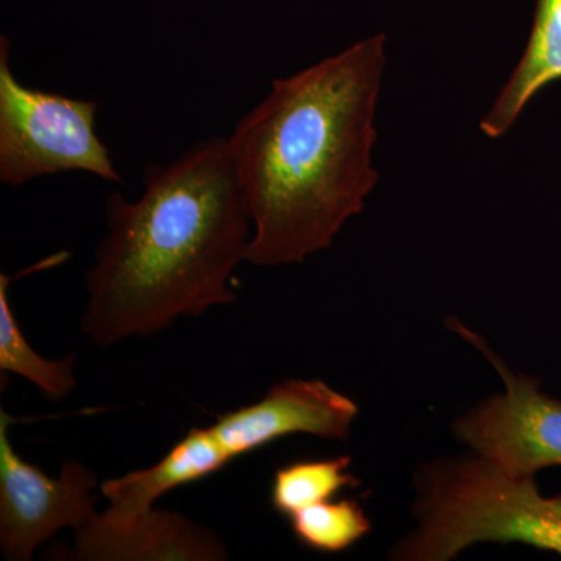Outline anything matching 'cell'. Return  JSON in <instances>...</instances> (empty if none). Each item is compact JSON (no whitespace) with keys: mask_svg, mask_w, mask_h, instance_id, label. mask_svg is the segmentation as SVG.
Segmentation results:
<instances>
[{"mask_svg":"<svg viewBox=\"0 0 561 561\" xmlns=\"http://www.w3.org/2000/svg\"><path fill=\"white\" fill-rule=\"evenodd\" d=\"M386 68L379 33L273 80L236 124L228 147L253 224L245 262L300 264L365 208L379 181L373 147Z\"/></svg>","mask_w":561,"mask_h":561,"instance_id":"obj_1","label":"cell"},{"mask_svg":"<svg viewBox=\"0 0 561 561\" xmlns=\"http://www.w3.org/2000/svg\"><path fill=\"white\" fill-rule=\"evenodd\" d=\"M142 183L138 201H106V236L84 283L81 332L103 348L234 301L228 284L249 249L253 224L228 139L151 162Z\"/></svg>","mask_w":561,"mask_h":561,"instance_id":"obj_2","label":"cell"},{"mask_svg":"<svg viewBox=\"0 0 561 561\" xmlns=\"http://www.w3.org/2000/svg\"><path fill=\"white\" fill-rule=\"evenodd\" d=\"M415 485L416 526L393 546L391 560L448 561L478 542H522L561 556V516L535 478L471 453L424 465Z\"/></svg>","mask_w":561,"mask_h":561,"instance_id":"obj_3","label":"cell"},{"mask_svg":"<svg viewBox=\"0 0 561 561\" xmlns=\"http://www.w3.org/2000/svg\"><path fill=\"white\" fill-rule=\"evenodd\" d=\"M0 38V181L18 187L39 176L87 172L124 183L95 131L99 103L25 87Z\"/></svg>","mask_w":561,"mask_h":561,"instance_id":"obj_4","label":"cell"},{"mask_svg":"<svg viewBox=\"0 0 561 561\" xmlns=\"http://www.w3.org/2000/svg\"><path fill=\"white\" fill-rule=\"evenodd\" d=\"M491 362L505 390L474 405L454 423V434L472 453L496 461L524 478L561 467V402L540 390V382L516 375L474 332L460 321L449 323Z\"/></svg>","mask_w":561,"mask_h":561,"instance_id":"obj_5","label":"cell"},{"mask_svg":"<svg viewBox=\"0 0 561 561\" xmlns=\"http://www.w3.org/2000/svg\"><path fill=\"white\" fill-rule=\"evenodd\" d=\"M11 416L0 411V549L10 561H28L62 529L79 530L98 515V476L77 460L50 478L22 459L10 442Z\"/></svg>","mask_w":561,"mask_h":561,"instance_id":"obj_6","label":"cell"},{"mask_svg":"<svg viewBox=\"0 0 561 561\" xmlns=\"http://www.w3.org/2000/svg\"><path fill=\"white\" fill-rule=\"evenodd\" d=\"M359 415L356 402L320 379H287L262 400L243 405L210 424L228 463L287 435L309 434L346 440Z\"/></svg>","mask_w":561,"mask_h":561,"instance_id":"obj_7","label":"cell"},{"mask_svg":"<svg viewBox=\"0 0 561 561\" xmlns=\"http://www.w3.org/2000/svg\"><path fill=\"white\" fill-rule=\"evenodd\" d=\"M73 560L217 561L228 551L213 530L179 513L151 508L130 526L106 529L91 519L76 530Z\"/></svg>","mask_w":561,"mask_h":561,"instance_id":"obj_8","label":"cell"},{"mask_svg":"<svg viewBox=\"0 0 561 561\" xmlns=\"http://www.w3.org/2000/svg\"><path fill=\"white\" fill-rule=\"evenodd\" d=\"M561 80V0H537L523 58L481 121L486 138L512 130L527 105L546 87Z\"/></svg>","mask_w":561,"mask_h":561,"instance_id":"obj_9","label":"cell"},{"mask_svg":"<svg viewBox=\"0 0 561 561\" xmlns=\"http://www.w3.org/2000/svg\"><path fill=\"white\" fill-rule=\"evenodd\" d=\"M10 278L0 275V371L22 376L50 401H61L76 389V356L61 360L44 359L22 334L11 311Z\"/></svg>","mask_w":561,"mask_h":561,"instance_id":"obj_10","label":"cell"},{"mask_svg":"<svg viewBox=\"0 0 561 561\" xmlns=\"http://www.w3.org/2000/svg\"><path fill=\"white\" fill-rule=\"evenodd\" d=\"M351 457L305 460L280 467L273 476L271 504L280 515L332 500L339 491L354 489L359 479L350 472Z\"/></svg>","mask_w":561,"mask_h":561,"instance_id":"obj_11","label":"cell"},{"mask_svg":"<svg viewBox=\"0 0 561 561\" xmlns=\"http://www.w3.org/2000/svg\"><path fill=\"white\" fill-rule=\"evenodd\" d=\"M298 542L312 551L337 553L356 545L371 531V522L359 502L323 501L289 516Z\"/></svg>","mask_w":561,"mask_h":561,"instance_id":"obj_12","label":"cell"},{"mask_svg":"<svg viewBox=\"0 0 561 561\" xmlns=\"http://www.w3.org/2000/svg\"><path fill=\"white\" fill-rule=\"evenodd\" d=\"M548 504L557 515L561 516V496L548 497Z\"/></svg>","mask_w":561,"mask_h":561,"instance_id":"obj_13","label":"cell"}]
</instances>
